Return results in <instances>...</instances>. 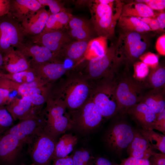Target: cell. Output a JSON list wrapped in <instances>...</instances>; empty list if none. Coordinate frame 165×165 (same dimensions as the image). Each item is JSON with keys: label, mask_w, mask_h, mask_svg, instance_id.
Masks as SVG:
<instances>
[{"label": "cell", "mask_w": 165, "mask_h": 165, "mask_svg": "<svg viewBox=\"0 0 165 165\" xmlns=\"http://www.w3.org/2000/svg\"><path fill=\"white\" fill-rule=\"evenodd\" d=\"M45 127V119L42 111L20 120L5 133L13 135L23 144L29 145L44 130Z\"/></svg>", "instance_id": "obj_11"}, {"label": "cell", "mask_w": 165, "mask_h": 165, "mask_svg": "<svg viewBox=\"0 0 165 165\" xmlns=\"http://www.w3.org/2000/svg\"><path fill=\"white\" fill-rule=\"evenodd\" d=\"M121 15L137 17H155L154 10L145 4L133 2L123 5Z\"/></svg>", "instance_id": "obj_30"}, {"label": "cell", "mask_w": 165, "mask_h": 165, "mask_svg": "<svg viewBox=\"0 0 165 165\" xmlns=\"http://www.w3.org/2000/svg\"><path fill=\"white\" fill-rule=\"evenodd\" d=\"M78 138L72 133L64 134L57 142L52 161L65 157L73 150L77 144Z\"/></svg>", "instance_id": "obj_26"}, {"label": "cell", "mask_w": 165, "mask_h": 165, "mask_svg": "<svg viewBox=\"0 0 165 165\" xmlns=\"http://www.w3.org/2000/svg\"><path fill=\"white\" fill-rule=\"evenodd\" d=\"M158 53L162 55H165V35L163 34L157 39L155 46Z\"/></svg>", "instance_id": "obj_45"}, {"label": "cell", "mask_w": 165, "mask_h": 165, "mask_svg": "<svg viewBox=\"0 0 165 165\" xmlns=\"http://www.w3.org/2000/svg\"><path fill=\"white\" fill-rule=\"evenodd\" d=\"M14 121L5 106L0 107V134L5 133L12 127Z\"/></svg>", "instance_id": "obj_37"}, {"label": "cell", "mask_w": 165, "mask_h": 165, "mask_svg": "<svg viewBox=\"0 0 165 165\" xmlns=\"http://www.w3.org/2000/svg\"><path fill=\"white\" fill-rule=\"evenodd\" d=\"M60 80L56 86L52 84L49 94L62 100L68 111L79 109L90 98L93 82L80 72H69Z\"/></svg>", "instance_id": "obj_1"}, {"label": "cell", "mask_w": 165, "mask_h": 165, "mask_svg": "<svg viewBox=\"0 0 165 165\" xmlns=\"http://www.w3.org/2000/svg\"><path fill=\"white\" fill-rule=\"evenodd\" d=\"M117 23L123 32L143 34L152 31L148 25L135 17L120 15Z\"/></svg>", "instance_id": "obj_28"}, {"label": "cell", "mask_w": 165, "mask_h": 165, "mask_svg": "<svg viewBox=\"0 0 165 165\" xmlns=\"http://www.w3.org/2000/svg\"><path fill=\"white\" fill-rule=\"evenodd\" d=\"M141 21L146 24L147 25L149 24L152 18L153 17H137Z\"/></svg>", "instance_id": "obj_51"}, {"label": "cell", "mask_w": 165, "mask_h": 165, "mask_svg": "<svg viewBox=\"0 0 165 165\" xmlns=\"http://www.w3.org/2000/svg\"><path fill=\"white\" fill-rule=\"evenodd\" d=\"M139 59L151 69L156 68L159 64L158 56L150 52L143 53L140 57Z\"/></svg>", "instance_id": "obj_39"}, {"label": "cell", "mask_w": 165, "mask_h": 165, "mask_svg": "<svg viewBox=\"0 0 165 165\" xmlns=\"http://www.w3.org/2000/svg\"><path fill=\"white\" fill-rule=\"evenodd\" d=\"M88 61L84 72H80L92 81L113 78L114 73L121 62L116 54L115 45H112L104 55Z\"/></svg>", "instance_id": "obj_6"}, {"label": "cell", "mask_w": 165, "mask_h": 165, "mask_svg": "<svg viewBox=\"0 0 165 165\" xmlns=\"http://www.w3.org/2000/svg\"><path fill=\"white\" fill-rule=\"evenodd\" d=\"M130 115L144 130H153L157 116L145 103L140 102L127 111Z\"/></svg>", "instance_id": "obj_19"}, {"label": "cell", "mask_w": 165, "mask_h": 165, "mask_svg": "<svg viewBox=\"0 0 165 165\" xmlns=\"http://www.w3.org/2000/svg\"><path fill=\"white\" fill-rule=\"evenodd\" d=\"M68 111L73 123L72 129L82 133H89L97 128L103 118L90 97L79 109Z\"/></svg>", "instance_id": "obj_9"}, {"label": "cell", "mask_w": 165, "mask_h": 165, "mask_svg": "<svg viewBox=\"0 0 165 165\" xmlns=\"http://www.w3.org/2000/svg\"><path fill=\"white\" fill-rule=\"evenodd\" d=\"M3 68V55L0 52V73L1 70Z\"/></svg>", "instance_id": "obj_53"}, {"label": "cell", "mask_w": 165, "mask_h": 165, "mask_svg": "<svg viewBox=\"0 0 165 165\" xmlns=\"http://www.w3.org/2000/svg\"><path fill=\"white\" fill-rule=\"evenodd\" d=\"M146 85L152 89H163L165 88V68L159 65L151 69L145 79Z\"/></svg>", "instance_id": "obj_31"}, {"label": "cell", "mask_w": 165, "mask_h": 165, "mask_svg": "<svg viewBox=\"0 0 165 165\" xmlns=\"http://www.w3.org/2000/svg\"><path fill=\"white\" fill-rule=\"evenodd\" d=\"M113 0H95L94 2L103 4H109L112 2Z\"/></svg>", "instance_id": "obj_52"}, {"label": "cell", "mask_w": 165, "mask_h": 165, "mask_svg": "<svg viewBox=\"0 0 165 165\" xmlns=\"http://www.w3.org/2000/svg\"><path fill=\"white\" fill-rule=\"evenodd\" d=\"M52 83L42 85L28 89L23 96L28 97L37 111H42L43 105L46 103Z\"/></svg>", "instance_id": "obj_25"}, {"label": "cell", "mask_w": 165, "mask_h": 165, "mask_svg": "<svg viewBox=\"0 0 165 165\" xmlns=\"http://www.w3.org/2000/svg\"><path fill=\"white\" fill-rule=\"evenodd\" d=\"M72 155L73 165H92L94 158L90 151L83 148L75 151Z\"/></svg>", "instance_id": "obj_35"}, {"label": "cell", "mask_w": 165, "mask_h": 165, "mask_svg": "<svg viewBox=\"0 0 165 165\" xmlns=\"http://www.w3.org/2000/svg\"><path fill=\"white\" fill-rule=\"evenodd\" d=\"M46 103V108L42 111L45 122V130L57 138L72 129V122L66 105L61 99L49 94Z\"/></svg>", "instance_id": "obj_2"}, {"label": "cell", "mask_w": 165, "mask_h": 165, "mask_svg": "<svg viewBox=\"0 0 165 165\" xmlns=\"http://www.w3.org/2000/svg\"><path fill=\"white\" fill-rule=\"evenodd\" d=\"M148 141L139 131L134 130L133 139L127 150L129 157L148 160L154 152Z\"/></svg>", "instance_id": "obj_20"}, {"label": "cell", "mask_w": 165, "mask_h": 165, "mask_svg": "<svg viewBox=\"0 0 165 165\" xmlns=\"http://www.w3.org/2000/svg\"><path fill=\"white\" fill-rule=\"evenodd\" d=\"M148 25L152 31H156L160 29L158 22L155 17L152 18Z\"/></svg>", "instance_id": "obj_50"}, {"label": "cell", "mask_w": 165, "mask_h": 165, "mask_svg": "<svg viewBox=\"0 0 165 165\" xmlns=\"http://www.w3.org/2000/svg\"><path fill=\"white\" fill-rule=\"evenodd\" d=\"M10 0H0V17L9 13Z\"/></svg>", "instance_id": "obj_47"}, {"label": "cell", "mask_w": 165, "mask_h": 165, "mask_svg": "<svg viewBox=\"0 0 165 165\" xmlns=\"http://www.w3.org/2000/svg\"><path fill=\"white\" fill-rule=\"evenodd\" d=\"M43 7H49L51 14H57L62 12H67L63 4L59 1L56 0H38Z\"/></svg>", "instance_id": "obj_38"}, {"label": "cell", "mask_w": 165, "mask_h": 165, "mask_svg": "<svg viewBox=\"0 0 165 165\" xmlns=\"http://www.w3.org/2000/svg\"><path fill=\"white\" fill-rule=\"evenodd\" d=\"M16 49L20 51L29 62L42 63L60 61L48 48L33 43L27 38Z\"/></svg>", "instance_id": "obj_14"}, {"label": "cell", "mask_w": 165, "mask_h": 165, "mask_svg": "<svg viewBox=\"0 0 165 165\" xmlns=\"http://www.w3.org/2000/svg\"><path fill=\"white\" fill-rule=\"evenodd\" d=\"M13 91L10 80L0 76V107L7 105L12 98L10 93Z\"/></svg>", "instance_id": "obj_36"}, {"label": "cell", "mask_w": 165, "mask_h": 165, "mask_svg": "<svg viewBox=\"0 0 165 165\" xmlns=\"http://www.w3.org/2000/svg\"><path fill=\"white\" fill-rule=\"evenodd\" d=\"M123 6L119 0L109 4L94 2L91 5L92 21L95 30L99 36L107 38L115 34V28Z\"/></svg>", "instance_id": "obj_3"}, {"label": "cell", "mask_w": 165, "mask_h": 165, "mask_svg": "<svg viewBox=\"0 0 165 165\" xmlns=\"http://www.w3.org/2000/svg\"><path fill=\"white\" fill-rule=\"evenodd\" d=\"M137 2L145 4L153 10H162L165 8L164 0H139Z\"/></svg>", "instance_id": "obj_41"}, {"label": "cell", "mask_w": 165, "mask_h": 165, "mask_svg": "<svg viewBox=\"0 0 165 165\" xmlns=\"http://www.w3.org/2000/svg\"><path fill=\"white\" fill-rule=\"evenodd\" d=\"M3 68L8 73H14L29 69L30 64L23 54L15 49L3 55Z\"/></svg>", "instance_id": "obj_22"}, {"label": "cell", "mask_w": 165, "mask_h": 165, "mask_svg": "<svg viewBox=\"0 0 165 165\" xmlns=\"http://www.w3.org/2000/svg\"><path fill=\"white\" fill-rule=\"evenodd\" d=\"M148 160L150 165H165V154L154 152Z\"/></svg>", "instance_id": "obj_43"}, {"label": "cell", "mask_w": 165, "mask_h": 165, "mask_svg": "<svg viewBox=\"0 0 165 165\" xmlns=\"http://www.w3.org/2000/svg\"><path fill=\"white\" fill-rule=\"evenodd\" d=\"M156 18L159 24L160 29L164 30L165 28V13L164 12L158 14Z\"/></svg>", "instance_id": "obj_49"}, {"label": "cell", "mask_w": 165, "mask_h": 165, "mask_svg": "<svg viewBox=\"0 0 165 165\" xmlns=\"http://www.w3.org/2000/svg\"><path fill=\"white\" fill-rule=\"evenodd\" d=\"M68 24L71 37L77 41L88 42L91 32L89 24L86 21L72 15Z\"/></svg>", "instance_id": "obj_23"}, {"label": "cell", "mask_w": 165, "mask_h": 165, "mask_svg": "<svg viewBox=\"0 0 165 165\" xmlns=\"http://www.w3.org/2000/svg\"><path fill=\"white\" fill-rule=\"evenodd\" d=\"M68 12L50 14L43 31L50 30H62L68 24L72 16Z\"/></svg>", "instance_id": "obj_33"}, {"label": "cell", "mask_w": 165, "mask_h": 165, "mask_svg": "<svg viewBox=\"0 0 165 165\" xmlns=\"http://www.w3.org/2000/svg\"><path fill=\"white\" fill-rule=\"evenodd\" d=\"M45 7L28 16L21 23L27 37L38 35L44 30L50 15Z\"/></svg>", "instance_id": "obj_17"}, {"label": "cell", "mask_w": 165, "mask_h": 165, "mask_svg": "<svg viewBox=\"0 0 165 165\" xmlns=\"http://www.w3.org/2000/svg\"><path fill=\"white\" fill-rule=\"evenodd\" d=\"M29 63L30 67L35 71L40 78L49 83L56 82L69 72L64 64L60 61Z\"/></svg>", "instance_id": "obj_16"}, {"label": "cell", "mask_w": 165, "mask_h": 165, "mask_svg": "<svg viewBox=\"0 0 165 165\" xmlns=\"http://www.w3.org/2000/svg\"><path fill=\"white\" fill-rule=\"evenodd\" d=\"M71 38L62 30H50L27 38L33 43L47 48L57 57L65 47L72 42Z\"/></svg>", "instance_id": "obj_13"}, {"label": "cell", "mask_w": 165, "mask_h": 165, "mask_svg": "<svg viewBox=\"0 0 165 165\" xmlns=\"http://www.w3.org/2000/svg\"><path fill=\"white\" fill-rule=\"evenodd\" d=\"M27 38L20 23L11 15L0 17V52L3 55L16 49Z\"/></svg>", "instance_id": "obj_7"}, {"label": "cell", "mask_w": 165, "mask_h": 165, "mask_svg": "<svg viewBox=\"0 0 165 165\" xmlns=\"http://www.w3.org/2000/svg\"><path fill=\"white\" fill-rule=\"evenodd\" d=\"M153 129L162 132L165 135V110L157 116L153 125Z\"/></svg>", "instance_id": "obj_42"}, {"label": "cell", "mask_w": 165, "mask_h": 165, "mask_svg": "<svg viewBox=\"0 0 165 165\" xmlns=\"http://www.w3.org/2000/svg\"><path fill=\"white\" fill-rule=\"evenodd\" d=\"M23 145L10 134H0V162L4 165H13Z\"/></svg>", "instance_id": "obj_15"}, {"label": "cell", "mask_w": 165, "mask_h": 165, "mask_svg": "<svg viewBox=\"0 0 165 165\" xmlns=\"http://www.w3.org/2000/svg\"><path fill=\"white\" fill-rule=\"evenodd\" d=\"M92 165H119L114 163L108 159L102 157H94Z\"/></svg>", "instance_id": "obj_48"}, {"label": "cell", "mask_w": 165, "mask_h": 165, "mask_svg": "<svg viewBox=\"0 0 165 165\" xmlns=\"http://www.w3.org/2000/svg\"><path fill=\"white\" fill-rule=\"evenodd\" d=\"M140 102L147 105L157 116L165 110V89H152L144 94Z\"/></svg>", "instance_id": "obj_24"}, {"label": "cell", "mask_w": 165, "mask_h": 165, "mask_svg": "<svg viewBox=\"0 0 165 165\" xmlns=\"http://www.w3.org/2000/svg\"><path fill=\"white\" fill-rule=\"evenodd\" d=\"M0 76L19 84H24L43 80L35 71L30 68L24 71L14 73H0Z\"/></svg>", "instance_id": "obj_32"}, {"label": "cell", "mask_w": 165, "mask_h": 165, "mask_svg": "<svg viewBox=\"0 0 165 165\" xmlns=\"http://www.w3.org/2000/svg\"><path fill=\"white\" fill-rule=\"evenodd\" d=\"M88 42L72 41L67 45L60 53L58 58L63 57L74 62H78L84 58Z\"/></svg>", "instance_id": "obj_27"}, {"label": "cell", "mask_w": 165, "mask_h": 165, "mask_svg": "<svg viewBox=\"0 0 165 165\" xmlns=\"http://www.w3.org/2000/svg\"><path fill=\"white\" fill-rule=\"evenodd\" d=\"M107 39L105 37L99 36L88 42L84 55V58L89 60L105 55L108 48Z\"/></svg>", "instance_id": "obj_29"}, {"label": "cell", "mask_w": 165, "mask_h": 165, "mask_svg": "<svg viewBox=\"0 0 165 165\" xmlns=\"http://www.w3.org/2000/svg\"><path fill=\"white\" fill-rule=\"evenodd\" d=\"M73 155L53 160L51 165H73Z\"/></svg>", "instance_id": "obj_46"}, {"label": "cell", "mask_w": 165, "mask_h": 165, "mask_svg": "<svg viewBox=\"0 0 165 165\" xmlns=\"http://www.w3.org/2000/svg\"><path fill=\"white\" fill-rule=\"evenodd\" d=\"M139 82L131 77H124L116 82L118 112L127 113L128 109L141 101L144 87Z\"/></svg>", "instance_id": "obj_8"}, {"label": "cell", "mask_w": 165, "mask_h": 165, "mask_svg": "<svg viewBox=\"0 0 165 165\" xmlns=\"http://www.w3.org/2000/svg\"><path fill=\"white\" fill-rule=\"evenodd\" d=\"M33 165H35L33 164Z\"/></svg>", "instance_id": "obj_54"}, {"label": "cell", "mask_w": 165, "mask_h": 165, "mask_svg": "<svg viewBox=\"0 0 165 165\" xmlns=\"http://www.w3.org/2000/svg\"><path fill=\"white\" fill-rule=\"evenodd\" d=\"M149 68L147 65L141 61L136 62L134 64L135 76L137 79H145L149 73Z\"/></svg>", "instance_id": "obj_40"}, {"label": "cell", "mask_w": 165, "mask_h": 165, "mask_svg": "<svg viewBox=\"0 0 165 165\" xmlns=\"http://www.w3.org/2000/svg\"><path fill=\"white\" fill-rule=\"evenodd\" d=\"M140 133L148 141L152 148L165 154V136L154 131L153 130L141 129Z\"/></svg>", "instance_id": "obj_34"}, {"label": "cell", "mask_w": 165, "mask_h": 165, "mask_svg": "<svg viewBox=\"0 0 165 165\" xmlns=\"http://www.w3.org/2000/svg\"><path fill=\"white\" fill-rule=\"evenodd\" d=\"M144 35L135 32H123L120 34L115 49L116 54L121 62H134L144 53L148 45Z\"/></svg>", "instance_id": "obj_5"}, {"label": "cell", "mask_w": 165, "mask_h": 165, "mask_svg": "<svg viewBox=\"0 0 165 165\" xmlns=\"http://www.w3.org/2000/svg\"><path fill=\"white\" fill-rule=\"evenodd\" d=\"M57 141V138L45 129L37 136L29 145L34 164L51 165Z\"/></svg>", "instance_id": "obj_12"}, {"label": "cell", "mask_w": 165, "mask_h": 165, "mask_svg": "<svg viewBox=\"0 0 165 165\" xmlns=\"http://www.w3.org/2000/svg\"><path fill=\"white\" fill-rule=\"evenodd\" d=\"M97 82H94L90 97L103 118H111L118 112L115 93L116 82L113 79H107Z\"/></svg>", "instance_id": "obj_4"}, {"label": "cell", "mask_w": 165, "mask_h": 165, "mask_svg": "<svg viewBox=\"0 0 165 165\" xmlns=\"http://www.w3.org/2000/svg\"><path fill=\"white\" fill-rule=\"evenodd\" d=\"M42 7L38 0H10L9 14L20 23Z\"/></svg>", "instance_id": "obj_21"}, {"label": "cell", "mask_w": 165, "mask_h": 165, "mask_svg": "<svg viewBox=\"0 0 165 165\" xmlns=\"http://www.w3.org/2000/svg\"><path fill=\"white\" fill-rule=\"evenodd\" d=\"M134 130L127 123L123 121L116 122L107 130L103 140L108 148L120 155L127 149L132 141Z\"/></svg>", "instance_id": "obj_10"}, {"label": "cell", "mask_w": 165, "mask_h": 165, "mask_svg": "<svg viewBox=\"0 0 165 165\" xmlns=\"http://www.w3.org/2000/svg\"><path fill=\"white\" fill-rule=\"evenodd\" d=\"M5 107L14 121L21 120L40 112L36 111L29 99L25 96L20 99L12 98Z\"/></svg>", "instance_id": "obj_18"}, {"label": "cell", "mask_w": 165, "mask_h": 165, "mask_svg": "<svg viewBox=\"0 0 165 165\" xmlns=\"http://www.w3.org/2000/svg\"><path fill=\"white\" fill-rule=\"evenodd\" d=\"M119 165H150L148 160H142L129 157L121 161Z\"/></svg>", "instance_id": "obj_44"}]
</instances>
